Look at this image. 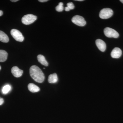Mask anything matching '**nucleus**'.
<instances>
[{
  "label": "nucleus",
  "instance_id": "8",
  "mask_svg": "<svg viewBox=\"0 0 123 123\" xmlns=\"http://www.w3.org/2000/svg\"><path fill=\"white\" fill-rule=\"evenodd\" d=\"M96 45L98 48L102 52H104L105 51L106 48V45L105 43L103 40L100 39H98L95 42Z\"/></svg>",
  "mask_w": 123,
  "mask_h": 123
},
{
  "label": "nucleus",
  "instance_id": "25",
  "mask_svg": "<svg viewBox=\"0 0 123 123\" xmlns=\"http://www.w3.org/2000/svg\"><path fill=\"white\" fill-rule=\"evenodd\" d=\"M1 68V66H0V70Z\"/></svg>",
  "mask_w": 123,
  "mask_h": 123
},
{
  "label": "nucleus",
  "instance_id": "20",
  "mask_svg": "<svg viewBox=\"0 0 123 123\" xmlns=\"http://www.w3.org/2000/svg\"><path fill=\"white\" fill-rule=\"evenodd\" d=\"M65 11H68L70 10L69 9L68 7H65Z\"/></svg>",
  "mask_w": 123,
  "mask_h": 123
},
{
  "label": "nucleus",
  "instance_id": "12",
  "mask_svg": "<svg viewBox=\"0 0 123 123\" xmlns=\"http://www.w3.org/2000/svg\"><path fill=\"white\" fill-rule=\"evenodd\" d=\"M0 41L3 43H7L9 41L8 36L4 32L0 31Z\"/></svg>",
  "mask_w": 123,
  "mask_h": 123
},
{
  "label": "nucleus",
  "instance_id": "13",
  "mask_svg": "<svg viewBox=\"0 0 123 123\" xmlns=\"http://www.w3.org/2000/svg\"><path fill=\"white\" fill-rule=\"evenodd\" d=\"M8 53L4 50H0V62H4L7 60Z\"/></svg>",
  "mask_w": 123,
  "mask_h": 123
},
{
  "label": "nucleus",
  "instance_id": "2",
  "mask_svg": "<svg viewBox=\"0 0 123 123\" xmlns=\"http://www.w3.org/2000/svg\"><path fill=\"white\" fill-rule=\"evenodd\" d=\"M113 14V11L111 9L105 8L101 10L99 14V17L103 19H107L111 18Z\"/></svg>",
  "mask_w": 123,
  "mask_h": 123
},
{
  "label": "nucleus",
  "instance_id": "11",
  "mask_svg": "<svg viewBox=\"0 0 123 123\" xmlns=\"http://www.w3.org/2000/svg\"><path fill=\"white\" fill-rule=\"evenodd\" d=\"M28 88L30 91L33 93L39 92L40 88L38 86L32 83L29 84L28 86Z\"/></svg>",
  "mask_w": 123,
  "mask_h": 123
},
{
  "label": "nucleus",
  "instance_id": "3",
  "mask_svg": "<svg viewBox=\"0 0 123 123\" xmlns=\"http://www.w3.org/2000/svg\"><path fill=\"white\" fill-rule=\"evenodd\" d=\"M37 17L32 14L25 15L22 18V22L25 25H29L33 23L37 20Z\"/></svg>",
  "mask_w": 123,
  "mask_h": 123
},
{
  "label": "nucleus",
  "instance_id": "19",
  "mask_svg": "<svg viewBox=\"0 0 123 123\" xmlns=\"http://www.w3.org/2000/svg\"><path fill=\"white\" fill-rule=\"evenodd\" d=\"M48 1V0H39L38 1L40 2H47Z\"/></svg>",
  "mask_w": 123,
  "mask_h": 123
},
{
  "label": "nucleus",
  "instance_id": "21",
  "mask_svg": "<svg viewBox=\"0 0 123 123\" xmlns=\"http://www.w3.org/2000/svg\"><path fill=\"white\" fill-rule=\"evenodd\" d=\"M3 14V12L1 10H0V17L2 16Z\"/></svg>",
  "mask_w": 123,
  "mask_h": 123
},
{
  "label": "nucleus",
  "instance_id": "9",
  "mask_svg": "<svg viewBox=\"0 0 123 123\" xmlns=\"http://www.w3.org/2000/svg\"><path fill=\"white\" fill-rule=\"evenodd\" d=\"M11 73L15 77L18 78L22 76L23 71L17 66H14L11 69Z\"/></svg>",
  "mask_w": 123,
  "mask_h": 123
},
{
  "label": "nucleus",
  "instance_id": "22",
  "mask_svg": "<svg viewBox=\"0 0 123 123\" xmlns=\"http://www.w3.org/2000/svg\"><path fill=\"white\" fill-rule=\"evenodd\" d=\"M18 1V0H11V1H12V2H17Z\"/></svg>",
  "mask_w": 123,
  "mask_h": 123
},
{
  "label": "nucleus",
  "instance_id": "1",
  "mask_svg": "<svg viewBox=\"0 0 123 123\" xmlns=\"http://www.w3.org/2000/svg\"><path fill=\"white\" fill-rule=\"evenodd\" d=\"M30 73L31 77L35 81L38 83H42L44 81L45 78L44 74L37 66H31L30 68Z\"/></svg>",
  "mask_w": 123,
  "mask_h": 123
},
{
  "label": "nucleus",
  "instance_id": "14",
  "mask_svg": "<svg viewBox=\"0 0 123 123\" xmlns=\"http://www.w3.org/2000/svg\"><path fill=\"white\" fill-rule=\"evenodd\" d=\"M37 59L39 62L43 65L46 66H48V62L46 60L45 57L43 55H38L37 56Z\"/></svg>",
  "mask_w": 123,
  "mask_h": 123
},
{
  "label": "nucleus",
  "instance_id": "10",
  "mask_svg": "<svg viewBox=\"0 0 123 123\" xmlns=\"http://www.w3.org/2000/svg\"><path fill=\"white\" fill-rule=\"evenodd\" d=\"M48 82L50 84H55L58 81V77L56 73L51 74L49 76Z\"/></svg>",
  "mask_w": 123,
  "mask_h": 123
},
{
  "label": "nucleus",
  "instance_id": "18",
  "mask_svg": "<svg viewBox=\"0 0 123 123\" xmlns=\"http://www.w3.org/2000/svg\"><path fill=\"white\" fill-rule=\"evenodd\" d=\"M4 102V100L2 98H0V105H1Z\"/></svg>",
  "mask_w": 123,
  "mask_h": 123
},
{
  "label": "nucleus",
  "instance_id": "5",
  "mask_svg": "<svg viewBox=\"0 0 123 123\" xmlns=\"http://www.w3.org/2000/svg\"><path fill=\"white\" fill-rule=\"evenodd\" d=\"M72 21L74 24L80 26H84L86 23L84 18L79 15L74 16L72 18Z\"/></svg>",
  "mask_w": 123,
  "mask_h": 123
},
{
  "label": "nucleus",
  "instance_id": "23",
  "mask_svg": "<svg viewBox=\"0 0 123 123\" xmlns=\"http://www.w3.org/2000/svg\"><path fill=\"white\" fill-rule=\"evenodd\" d=\"M76 1H83V0H76Z\"/></svg>",
  "mask_w": 123,
  "mask_h": 123
},
{
  "label": "nucleus",
  "instance_id": "4",
  "mask_svg": "<svg viewBox=\"0 0 123 123\" xmlns=\"http://www.w3.org/2000/svg\"><path fill=\"white\" fill-rule=\"evenodd\" d=\"M104 32L105 35L108 37L117 38L119 36V33L110 27L105 28Z\"/></svg>",
  "mask_w": 123,
  "mask_h": 123
},
{
  "label": "nucleus",
  "instance_id": "17",
  "mask_svg": "<svg viewBox=\"0 0 123 123\" xmlns=\"http://www.w3.org/2000/svg\"><path fill=\"white\" fill-rule=\"evenodd\" d=\"M67 7H68L70 10H73L75 8V6L73 3L72 2H69L67 4Z\"/></svg>",
  "mask_w": 123,
  "mask_h": 123
},
{
  "label": "nucleus",
  "instance_id": "6",
  "mask_svg": "<svg viewBox=\"0 0 123 123\" xmlns=\"http://www.w3.org/2000/svg\"><path fill=\"white\" fill-rule=\"evenodd\" d=\"M11 35L16 40L19 42H22L24 40V37L21 33L16 29H12L11 31Z\"/></svg>",
  "mask_w": 123,
  "mask_h": 123
},
{
  "label": "nucleus",
  "instance_id": "15",
  "mask_svg": "<svg viewBox=\"0 0 123 123\" xmlns=\"http://www.w3.org/2000/svg\"><path fill=\"white\" fill-rule=\"evenodd\" d=\"M11 89V86L9 85H6L3 86L2 88V93L4 94H7Z\"/></svg>",
  "mask_w": 123,
  "mask_h": 123
},
{
  "label": "nucleus",
  "instance_id": "24",
  "mask_svg": "<svg viewBox=\"0 0 123 123\" xmlns=\"http://www.w3.org/2000/svg\"><path fill=\"white\" fill-rule=\"evenodd\" d=\"M120 1L123 4V0H120Z\"/></svg>",
  "mask_w": 123,
  "mask_h": 123
},
{
  "label": "nucleus",
  "instance_id": "16",
  "mask_svg": "<svg viewBox=\"0 0 123 123\" xmlns=\"http://www.w3.org/2000/svg\"><path fill=\"white\" fill-rule=\"evenodd\" d=\"M63 2H59V5L56 7V10L58 12H62L64 10V7L63 6Z\"/></svg>",
  "mask_w": 123,
  "mask_h": 123
},
{
  "label": "nucleus",
  "instance_id": "7",
  "mask_svg": "<svg viewBox=\"0 0 123 123\" xmlns=\"http://www.w3.org/2000/svg\"><path fill=\"white\" fill-rule=\"evenodd\" d=\"M122 51L119 48H115L111 53V57L115 59H118L121 57L122 55Z\"/></svg>",
  "mask_w": 123,
  "mask_h": 123
}]
</instances>
